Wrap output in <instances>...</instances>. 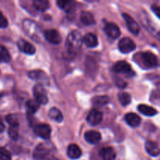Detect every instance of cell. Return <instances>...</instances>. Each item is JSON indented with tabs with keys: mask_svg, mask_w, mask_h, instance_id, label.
Listing matches in <instances>:
<instances>
[{
	"mask_svg": "<svg viewBox=\"0 0 160 160\" xmlns=\"http://www.w3.org/2000/svg\"><path fill=\"white\" fill-rule=\"evenodd\" d=\"M83 42V38L81 33L78 31H73L68 34L66 41V50L67 56H75L77 52L81 48Z\"/></svg>",
	"mask_w": 160,
	"mask_h": 160,
	"instance_id": "obj_1",
	"label": "cell"
},
{
	"mask_svg": "<svg viewBox=\"0 0 160 160\" xmlns=\"http://www.w3.org/2000/svg\"><path fill=\"white\" fill-rule=\"evenodd\" d=\"M23 29L24 32L36 42H42L43 34H42L39 27L34 21L29 20V19H26V20H23Z\"/></svg>",
	"mask_w": 160,
	"mask_h": 160,
	"instance_id": "obj_2",
	"label": "cell"
},
{
	"mask_svg": "<svg viewBox=\"0 0 160 160\" xmlns=\"http://www.w3.org/2000/svg\"><path fill=\"white\" fill-rule=\"evenodd\" d=\"M33 93L35 100L39 104L45 105L48 103V98L45 88L42 84H38L33 88Z\"/></svg>",
	"mask_w": 160,
	"mask_h": 160,
	"instance_id": "obj_3",
	"label": "cell"
},
{
	"mask_svg": "<svg viewBox=\"0 0 160 160\" xmlns=\"http://www.w3.org/2000/svg\"><path fill=\"white\" fill-rule=\"evenodd\" d=\"M112 70L115 73H123L127 77L134 76V72L131 69V67L126 61H119L112 67Z\"/></svg>",
	"mask_w": 160,
	"mask_h": 160,
	"instance_id": "obj_4",
	"label": "cell"
},
{
	"mask_svg": "<svg viewBox=\"0 0 160 160\" xmlns=\"http://www.w3.org/2000/svg\"><path fill=\"white\" fill-rule=\"evenodd\" d=\"M141 59L144 65L148 68H153L159 65L158 58L151 52H144L141 53Z\"/></svg>",
	"mask_w": 160,
	"mask_h": 160,
	"instance_id": "obj_5",
	"label": "cell"
},
{
	"mask_svg": "<svg viewBox=\"0 0 160 160\" xmlns=\"http://www.w3.org/2000/svg\"><path fill=\"white\" fill-rule=\"evenodd\" d=\"M118 48L121 52L129 53L135 49L136 44L130 38H123L119 42Z\"/></svg>",
	"mask_w": 160,
	"mask_h": 160,
	"instance_id": "obj_6",
	"label": "cell"
},
{
	"mask_svg": "<svg viewBox=\"0 0 160 160\" xmlns=\"http://www.w3.org/2000/svg\"><path fill=\"white\" fill-rule=\"evenodd\" d=\"M51 127L45 123L38 124L34 127V131L35 134L43 139H48L51 135Z\"/></svg>",
	"mask_w": 160,
	"mask_h": 160,
	"instance_id": "obj_7",
	"label": "cell"
},
{
	"mask_svg": "<svg viewBox=\"0 0 160 160\" xmlns=\"http://www.w3.org/2000/svg\"><path fill=\"white\" fill-rule=\"evenodd\" d=\"M44 37L48 42L54 45H59L62 42V37L60 34L55 29L46 30L44 32Z\"/></svg>",
	"mask_w": 160,
	"mask_h": 160,
	"instance_id": "obj_8",
	"label": "cell"
},
{
	"mask_svg": "<svg viewBox=\"0 0 160 160\" xmlns=\"http://www.w3.org/2000/svg\"><path fill=\"white\" fill-rule=\"evenodd\" d=\"M123 19H124L125 22H126L127 26H128L129 31H131L132 34H138L139 32H140V26H139L138 23L133 19V17H131L129 14L126 13V12H123Z\"/></svg>",
	"mask_w": 160,
	"mask_h": 160,
	"instance_id": "obj_9",
	"label": "cell"
},
{
	"mask_svg": "<svg viewBox=\"0 0 160 160\" xmlns=\"http://www.w3.org/2000/svg\"><path fill=\"white\" fill-rule=\"evenodd\" d=\"M49 154V148L44 144H39L34 149L33 157L36 160L45 159Z\"/></svg>",
	"mask_w": 160,
	"mask_h": 160,
	"instance_id": "obj_10",
	"label": "cell"
},
{
	"mask_svg": "<svg viewBox=\"0 0 160 160\" xmlns=\"http://www.w3.org/2000/svg\"><path fill=\"white\" fill-rule=\"evenodd\" d=\"M28 76H29V78H31V79L39 81V82L42 83V84H48L49 79H48L46 73L44 71H42V70H31V71H30L29 73H28Z\"/></svg>",
	"mask_w": 160,
	"mask_h": 160,
	"instance_id": "obj_11",
	"label": "cell"
},
{
	"mask_svg": "<svg viewBox=\"0 0 160 160\" xmlns=\"http://www.w3.org/2000/svg\"><path fill=\"white\" fill-rule=\"evenodd\" d=\"M105 33L109 38L113 39H117L120 35V30L119 27L114 23H107L105 25L104 28Z\"/></svg>",
	"mask_w": 160,
	"mask_h": 160,
	"instance_id": "obj_12",
	"label": "cell"
},
{
	"mask_svg": "<svg viewBox=\"0 0 160 160\" xmlns=\"http://www.w3.org/2000/svg\"><path fill=\"white\" fill-rule=\"evenodd\" d=\"M103 115L100 111L97 109H92L87 117V122L92 126H96L101 123Z\"/></svg>",
	"mask_w": 160,
	"mask_h": 160,
	"instance_id": "obj_13",
	"label": "cell"
},
{
	"mask_svg": "<svg viewBox=\"0 0 160 160\" xmlns=\"http://www.w3.org/2000/svg\"><path fill=\"white\" fill-rule=\"evenodd\" d=\"M17 45H18L19 48L25 54L34 55L36 52L35 47L24 39H20L19 42H17Z\"/></svg>",
	"mask_w": 160,
	"mask_h": 160,
	"instance_id": "obj_14",
	"label": "cell"
},
{
	"mask_svg": "<svg viewBox=\"0 0 160 160\" xmlns=\"http://www.w3.org/2000/svg\"><path fill=\"white\" fill-rule=\"evenodd\" d=\"M101 134L96 131H89L84 134V139L91 145L98 144L101 141Z\"/></svg>",
	"mask_w": 160,
	"mask_h": 160,
	"instance_id": "obj_15",
	"label": "cell"
},
{
	"mask_svg": "<svg viewBox=\"0 0 160 160\" xmlns=\"http://www.w3.org/2000/svg\"><path fill=\"white\" fill-rule=\"evenodd\" d=\"M145 150L150 156L153 157H156L160 155V148L159 145L152 141H147L145 142Z\"/></svg>",
	"mask_w": 160,
	"mask_h": 160,
	"instance_id": "obj_16",
	"label": "cell"
},
{
	"mask_svg": "<svg viewBox=\"0 0 160 160\" xmlns=\"http://www.w3.org/2000/svg\"><path fill=\"white\" fill-rule=\"evenodd\" d=\"M125 121L127 122L129 126L132 127V128H136V127H138L140 125L142 120H141L140 117L138 115H137L136 113L134 112H129V113H127L125 115Z\"/></svg>",
	"mask_w": 160,
	"mask_h": 160,
	"instance_id": "obj_17",
	"label": "cell"
},
{
	"mask_svg": "<svg viewBox=\"0 0 160 160\" xmlns=\"http://www.w3.org/2000/svg\"><path fill=\"white\" fill-rule=\"evenodd\" d=\"M99 156L102 160H115L117 155L112 147H106L100 150Z\"/></svg>",
	"mask_w": 160,
	"mask_h": 160,
	"instance_id": "obj_18",
	"label": "cell"
},
{
	"mask_svg": "<svg viewBox=\"0 0 160 160\" xmlns=\"http://www.w3.org/2000/svg\"><path fill=\"white\" fill-rule=\"evenodd\" d=\"M82 155V152L80 147L75 144H71L67 148V156L71 159H78Z\"/></svg>",
	"mask_w": 160,
	"mask_h": 160,
	"instance_id": "obj_19",
	"label": "cell"
},
{
	"mask_svg": "<svg viewBox=\"0 0 160 160\" xmlns=\"http://www.w3.org/2000/svg\"><path fill=\"white\" fill-rule=\"evenodd\" d=\"M83 42L86 46L89 47V48H95L98 45V38L92 33H88V34H85L84 37L83 38Z\"/></svg>",
	"mask_w": 160,
	"mask_h": 160,
	"instance_id": "obj_20",
	"label": "cell"
},
{
	"mask_svg": "<svg viewBox=\"0 0 160 160\" xmlns=\"http://www.w3.org/2000/svg\"><path fill=\"white\" fill-rule=\"evenodd\" d=\"M138 109V111L141 113H142L145 116H148V117H153V116L157 114V111H156V109L145 104L139 105Z\"/></svg>",
	"mask_w": 160,
	"mask_h": 160,
	"instance_id": "obj_21",
	"label": "cell"
},
{
	"mask_svg": "<svg viewBox=\"0 0 160 160\" xmlns=\"http://www.w3.org/2000/svg\"><path fill=\"white\" fill-rule=\"evenodd\" d=\"M80 20H81V23H84L86 26L92 25L95 23L94 16L92 15L91 12H86V11H84V12H81V17H80Z\"/></svg>",
	"mask_w": 160,
	"mask_h": 160,
	"instance_id": "obj_22",
	"label": "cell"
},
{
	"mask_svg": "<svg viewBox=\"0 0 160 160\" xmlns=\"http://www.w3.org/2000/svg\"><path fill=\"white\" fill-rule=\"evenodd\" d=\"M48 116L52 120H55L57 123H61L63 120V116L61 111L56 107H52L48 111Z\"/></svg>",
	"mask_w": 160,
	"mask_h": 160,
	"instance_id": "obj_23",
	"label": "cell"
},
{
	"mask_svg": "<svg viewBox=\"0 0 160 160\" xmlns=\"http://www.w3.org/2000/svg\"><path fill=\"white\" fill-rule=\"evenodd\" d=\"M57 5L60 9H63L65 12H70L74 10L75 9V2L73 1H60L57 2Z\"/></svg>",
	"mask_w": 160,
	"mask_h": 160,
	"instance_id": "obj_24",
	"label": "cell"
},
{
	"mask_svg": "<svg viewBox=\"0 0 160 160\" xmlns=\"http://www.w3.org/2000/svg\"><path fill=\"white\" fill-rule=\"evenodd\" d=\"M33 6L35 9L40 12H44L49 8V2L46 0H34Z\"/></svg>",
	"mask_w": 160,
	"mask_h": 160,
	"instance_id": "obj_25",
	"label": "cell"
},
{
	"mask_svg": "<svg viewBox=\"0 0 160 160\" xmlns=\"http://www.w3.org/2000/svg\"><path fill=\"white\" fill-rule=\"evenodd\" d=\"M26 107L28 109V112L30 114H34L37 112L40 107V104L36 100L30 99L27 101Z\"/></svg>",
	"mask_w": 160,
	"mask_h": 160,
	"instance_id": "obj_26",
	"label": "cell"
},
{
	"mask_svg": "<svg viewBox=\"0 0 160 160\" xmlns=\"http://www.w3.org/2000/svg\"><path fill=\"white\" fill-rule=\"evenodd\" d=\"M109 102V98L106 95H100V96H95L92 98V103L95 106H102L107 104Z\"/></svg>",
	"mask_w": 160,
	"mask_h": 160,
	"instance_id": "obj_27",
	"label": "cell"
},
{
	"mask_svg": "<svg viewBox=\"0 0 160 160\" xmlns=\"http://www.w3.org/2000/svg\"><path fill=\"white\" fill-rule=\"evenodd\" d=\"M11 59L10 54L7 48L3 45H0V62H8Z\"/></svg>",
	"mask_w": 160,
	"mask_h": 160,
	"instance_id": "obj_28",
	"label": "cell"
},
{
	"mask_svg": "<svg viewBox=\"0 0 160 160\" xmlns=\"http://www.w3.org/2000/svg\"><path fill=\"white\" fill-rule=\"evenodd\" d=\"M119 101H120V104L123 106H127L131 103V95L126 92H121L118 95Z\"/></svg>",
	"mask_w": 160,
	"mask_h": 160,
	"instance_id": "obj_29",
	"label": "cell"
},
{
	"mask_svg": "<svg viewBox=\"0 0 160 160\" xmlns=\"http://www.w3.org/2000/svg\"><path fill=\"white\" fill-rule=\"evenodd\" d=\"M8 134L12 140H17L19 137V125L10 126L8 131Z\"/></svg>",
	"mask_w": 160,
	"mask_h": 160,
	"instance_id": "obj_30",
	"label": "cell"
},
{
	"mask_svg": "<svg viewBox=\"0 0 160 160\" xmlns=\"http://www.w3.org/2000/svg\"><path fill=\"white\" fill-rule=\"evenodd\" d=\"M0 160H11V153L4 147H0Z\"/></svg>",
	"mask_w": 160,
	"mask_h": 160,
	"instance_id": "obj_31",
	"label": "cell"
},
{
	"mask_svg": "<svg viewBox=\"0 0 160 160\" xmlns=\"http://www.w3.org/2000/svg\"><path fill=\"white\" fill-rule=\"evenodd\" d=\"M6 121L10 124V126H14V125H19L18 120H17V117H15V115H8L6 117Z\"/></svg>",
	"mask_w": 160,
	"mask_h": 160,
	"instance_id": "obj_32",
	"label": "cell"
},
{
	"mask_svg": "<svg viewBox=\"0 0 160 160\" xmlns=\"http://www.w3.org/2000/svg\"><path fill=\"white\" fill-rule=\"evenodd\" d=\"M8 26V20L2 12L0 11V28H5Z\"/></svg>",
	"mask_w": 160,
	"mask_h": 160,
	"instance_id": "obj_33",
	"label": "cell"
},
{
	"mask_svg": "<svg viewBox=\"0 0 160 160\" xmlns=\"http://www.w3.org/2000/svg\"><path fill=\"white\" fill-rule=\"evenodd\" d=\"M152 9L153 12H155V14L160 19V6H158V5H153V6H152Z\"/></svg>",
	"mask_w": 160,
	"mask_h": 160,
	"instance_id": "obj_34",
	"label": "cell"
},
{
	"mask_svg": "<svg viewBox=\"0 0 160 160\" xmlns=\"http://www.w3.org/2000/svg\"><path fill=\"white\" fill-rule=\"evenodd\" d=\"M4 130H5V125H4V123H3L2 120L0 119V133L3 132V131H4Z\"/></svg>",
	"mask_w": 160,
	"mask_h": 160,
	"instance_id": "obj_35",
	"label": "cell"
},
{
	"mask_svg": "<svg viewBox=\"0 0 160 160\" xmlns=\"http://www.w3.org/2000/svg\"><path fill=\"white\" fill-rule=\"evenodd\" d=\"M2 96V94H0V98H1Z\"/></svg>",
	"mask_w": 160,
	"mask_h": 160,
	"instance_id": "obj_36",
	"label": "cell"
}]
</instances>
